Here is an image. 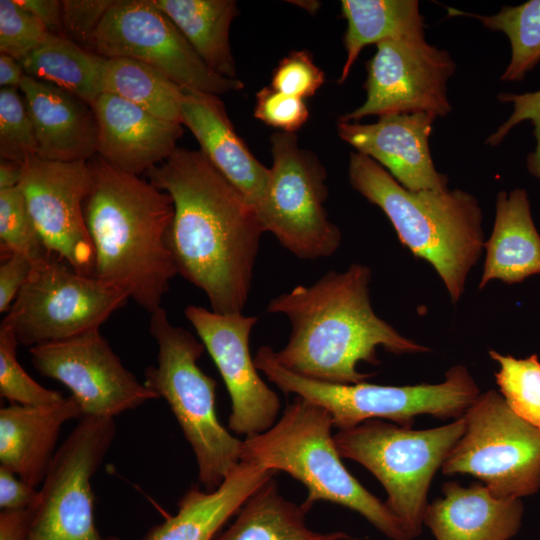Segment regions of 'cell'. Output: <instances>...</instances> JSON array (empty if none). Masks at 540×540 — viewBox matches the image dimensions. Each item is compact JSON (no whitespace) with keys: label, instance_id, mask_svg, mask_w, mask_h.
Wrapping results in <instances>:
<instances>
[{"label":"cell","instance_id":"45","mask_svg":"<svg viewBox=\"0 0 540 540\" xmlns=\"http://www.w3.org/2000/svg\"><path fill=\"white\" fill-rule=\"evenodd\" d=\"M25 75L23 67L18 60L5 53H0L1 88L19 89Z\"/></svg>","mask_w":540,"mask_h":540},{"label":"cell","instance_id":"10","mask_svg":"<svg viewBox=\"0 0 540 540\" xmlns=\"http://www.w3.org/2000/svg\"><path fill=\"white\" fill-rule=\"evenodd\" d=\"M128 299L121 290L49 255L34 263L2 322L12 327L19 344L31 348L100 329Z\"/></svg>","mask_w":540,"mask_h":540},{"label":"cell","instance_id":"22","mask_svg":"<svg viewBox=\"0 0 540 540\" xmlns=\"http://www.w3.org/2000/svg\"><path fill=\"white\" fill-rule=\"evenodd\" d=\"M70 396L44 406L10 404L0 409V466L37 488L56 453L62 426L81 418Z\"/></svg>","mask_w":540,"mask_h":540},{"label":"cell","instance_id":"13","mask_svg":"<svg viewBox=\"0 0 540 540\" xmlns=\"http://www.w3.org/2000/svg\"><path fill=\"white\" fill-rule=\"evenodd\" d=\"M115 436L114 418L81 417L42 482L27 540H119L98 531L91 488Z\"/></svg>","mask_w":540,"mask_h":540},{"label":"cell","instance_id":"34","mask_svg":"<svg viewBox=\"0 0 540 540\" xmlns=\"http://www.w3.org/2000/svg\"><path fill=\"white\" fill-rule=\"evenodd\" d=\"M19 342L14 330L2 322L0 326V396L11 404L44 406L57 403L61 393L38 384L23 369L16 357Z\"/></svg>","mask_w":540,"mask_h":540},{"label":"cell","instance_id":"1","mask_svg":"<svg viewBox=\"0 0 540 540\" xmlns=\"http://www.w3.org/2000/svg\"><path fill=\"white\" fill-rule=\"evenodd\" d=\"M146 176L173 201L169 247L178 274L206 294L212 311L242 313L265 232L255 208L200 150L177 147Z\"/></svg>","mask_w":540,"mask_h":540},{"label":"cell","instance_id":"37","mask_svg":"<svg viewBox=\"0 0 540 540\" xmlns=\"http://www.w3.org/2000/svg\"><path fill=\"white\" fill-rule=\"evenodd\" d=\"M325 74L306 50H293L283 57L272 73L270 86L286 95L305 99L324 84Z\"/></svg>","mask_w":540,"mask_h":540},{"label":"cell","instance_id":"2","mask_svg":"<svg viewBox=\"0 0 540 540\" xmlns=\"http://www.w3.org/2000/svg\"><path fill=\"white\" fill-rule=\"evenodd\" d=\"M371 269L353 263L329 271L315 283L298 285L271 299L266 312L285 315L291 325L287 344L274 350L276 361L300 376L334 384L366 381L360 362L379 363L378 347L393 354L430 349L404 337L374 312L369 294Z\"/></svg>","mask_w":540,"mask_h":540},{"label":"cell","instance_id":"46","mask_svg":"<svg viewBox=\"0 0 540 540\" xmlns=\"http://www.w3.org/2000/svg\"><path fill=\"white\" fill-rule=\"evenodd\" d=\"M22 175V165L2 160L0 163V189H7L19 185Z\"/></svg>","mask_w":540,"mask_h":540},{"label":"cell","instance_id":"3","mask_svg":"<svg viewBox=\"0 0 540 540\" xmlns=\"http://www.w3.org/2000/svg\"><path fill=\"white\" fill-rule=\"evenodd\" d=\"M88 163L91 187L84 217L95 254L94 277L152 313L178 274L169 247L172 198L99 155Z\"/></svg>","mask_w":540,"mask_h":540},{"label":"cell","instance_id":"36","mask_svg":"<svg viewBox=\"0 0 540 540\" xmlns=\"http://www.w3.org/2000/svg\"><path fill=\"white\" fill-rule=\"evenodd\" d=\"M51 33L16 0H0V51L19 62L47 41Z\"/></svg>","mask_w":540,"mask_h":540},{"label":"cell","instance_id":"12","mask_svg":"<svg viewBox=\"0 0 540 540\" xmlns=\"http://www.w3.org/2000/svg\"><path fill=\"white\" fill-rule=\"evenodd\" d=\"M87 46L104 58L144 62L184 90L220 96L244 88L212 71L153 0H116Z\"/></svg>","mask_w":540,"mask_h":540},{"label":"cell","instance_id":"31","mask_svg":"<svg viewBox=\"0 0 540 540\" xmlns=\"http://www.w3.org/2000/svg\"><path fill=\"white\" fill-rule=\"evenodd\" d=\"M451 15L475 17L486 28L504 33L511 58L501 75L503 81H520L540 61V0L504 6L494 15H477L448 8Z\"/></svg>","mask_w":540,"mask_h":540},{"label":"cell","instance_id":"35","mask_svg":"<svg viewBox=\"0 0 540 540\" xmlns=\"http://www.w3.org/2000/svg\"><path fill=\"white\" fill-rule=\"evenodd\" d=\"M37 155L32 120L15 88L0 90V156L2 160L23 164Z\"/></svg>","mask_w":540,"mask_h":540},{"label":"cell","instance_id":"19","mask_svg":"<svg viewBox=\"0 0 540 540\" xmlns=\"http://www.w3.org/2000/svg\"><path fill=\"white\" fill-rule=\"evenodd\" d=\"M91 107L98 129L97 155L133 175L165 161L183 134L182 124L158 118L110 93H101Z\"/></svg>","mask_w":540,"mask_h":540},{"label":"cell","instance_id":"5","mask_svg":"<svg viewBox=\"0 0 540 540\" xmlns=\"http://www.w3.org/2000/svg\"><path fill=\"white\" fill-rule=\"evenodd\" d=\"M329 412L296 396L275 424L243 440L241 461L283 471L301 482L306 512L318 501L353 510L391 540H409L394 515L348 471L337 450Z\"/></svg>","mask_w":540,"mask_h":540},{"label":"cell","instance_id":"21","mask_svg":"<svg viewBox=\"0 0 540 540\" xmlns=\"http://www.w3.org/2000/svg\"><path fill=\"white\" fill-rule=\"evenodd\" d=\"M19 90L33 123L39 157L75 162L89 161L97 155L98 129L91 105L27 75Z\"/></svg>","mask_w":540,"mask_h":540},{"label":"cell","instance_id":"18","mask_svg":"<svg viewBox=\"0 0 540 540\" xmlns=\"http://www.w3.org/2000/svg\"><path fill=\"white\" fill-rule=\"evenodd\" d=\"M436 118L425 113L395 114L371 124L338 122V136L385 168L410 191L448 189L434 166L429 137Z\"/></svg>","mask_w":540,"mask_h":540},{"label":"cell","instance_id":"40","mask_svg":"<svg viewBox=\"0 0 540 540\" xmlns=\"http://www.w3.org/2000/svg\"><path fill=\"white\" fill-rule=\"evenodd\" d=\"M116 0H63L62 35L87 46Z\"/></svg>","mask_w":540,"mask_h":540},{"label":"cell","instance_id":"14","mask_svg":"<svg viewBox=\"0 0 540 540\" xmlns=\"http://www.w3.org/2000/svg\"><path fill=\"white\" fill-rule=\"evenodd\" d=\"M376 45V53L366 63V99L338 122L411 113L437 118L452 110L447 83L456 63L448 51L425 39H393Z\"/></svg>","mask_w":540,"mask_h":540},{"label":"cell","instance_id":"42","mask_svg":"<svg viewBox=\"0 0 540 540\" xmlns=\"http://www.w3.org/2000/svg\"><path fill=\"white\" fill-rule=\"evenodd\" d=\"M39 500V490L0 466V508H35Z\"/></svg>","mask_w":540,"mask_h":540},{"label":"cell","instance_id":"32","mask_svg":"<svg viewBox=\"0 0 540 540\" xmlns=\"http://www.w3.org/2000/svg\"><path fill=\"white\" fill-rule=\"evenodd\" d=\"M499 368L495 373L500 394L524 421L540 431V362L537 355L517 359L489 351Z\"/></svg>","mask_w":540,"mask_h":540},{"label":"cell","instance_id":"7","mask_svg":"<svg viewBox=\"0 0 540 540\" xmlns=\"http://www.w3.org/2000/svg\"><path fill=\"white\" fill-rule=\"evenodd\" d=\"M254 364L266 378L287 394H295L326 409L334 427L346 430L371 419H386L411 427L414 418L428 414L458 419L481 394L463 365L451 367L437 384L388 386L366 381L334 384L309 379L281 366L271 346H261Z\"/></svg>","mask_w":540,"mask_h":540},{"label":"cell","instance_id":"26","mask_svg":"<svg viewBox=\"0 0 540 540\" xmlns=\"http://www.w3.org/2000/svg\"><path fill=\"white\" fill-rule=\"evenodd\" d=\"M341 11L347 21L346 59L338 84L348 78L365 46L393 39H425L417 0H342Z\"/></svg>","mask_w":540,"mask_h":540},{"label":"cell","instance_id":"8","mask_svg":"<svg viewBox=\"0 0 540 540\" xmlns=\"http://www.w3.org/2000/svg\"><path fill=\"white\" fill-rule=\"evenodd\" d=\"M465 427L464 415L424 430L371 419L339 430L334 441L342 458L361 464L382 484L385 505L413 540L422 532L432 479Z\"/></svg>","mask_w":540,"mask_h":540},{"label":"cell","instance_id":"43","mask_svg":"<svg viewBox=\"0 0 540 540\" xmlns=\"http://www.w3.org/2000/svg\"><path fill=\"white\" fill-rule=\"evenodd\" d=\"M35 508L2 509L0 512V540H27Z\"/></svg>","mask_w":540,"mask_h":540},{"label":"cell","instance_id":"16","mask_svg":"<svg viewBox=\"0 0 540 540\" xmlns=\"http://www.w3.org/2000/svg\"><path fill=\"white\" fill-rule=\"evenodd\" d=\"M19 186L46 251L76 272L94 277L95 254L84 217L91 187L88 161H50L33 155Z\"/></svg>","mask_w":540,"mask_h":540},{"label":"cell","instance_id":"25","mask_svg":"<svg viewBox=\"0 0 540 540\" xmlns=\"http://www.w3.org/2000/svg\"><path fill=\"white\" fill-rule=\"evenodd\" d=\"M484 247L486 258L479 289L491 280L513 284L540 273V235L524 189L498 193L493 230Z\"/></svg>","mask_w":540,"mask_h":540},{"label":"cell","instance_id":"29","mask_svg":"<svg viewBox=\"0 0 540 540\" xmlns=\"http://www.w3.org/2000/svg\"><path fill=\"white\" fill-rule=\"evenodd\" d=\"M104 61L75 41L51 34L20 63L27 76L51 83L91 105L103 93Z\"/></svg>","mask_w":540,"mask_h":540},{"label":"cell","instance_id":"11","mask_svg":"<svg viewBox=\"0 0 540 540\" xmlns=\"http://www.w3.org/2000/svg\"><path fill=\"white\" fill-rule=\"evenodd\" d=\"M273 164L258 216L265 232L301 259L333 255L341 244V231L325 209L326 171L311 151L300 148L295 133L270 137Z\"/></svg>","mask_w":540,"mask_h":540},{"label":"cell","instance_id":"23","mask_svg":"<svg viewBox=\"0 0 540 540\" xmlns=\"http://www.w3.org/2000/svg\"><path fill=\"white\" fill-rule=\"evenodd\" d=\"M429 503L424 524L436 540H509L521 527V499L495 497L482 484L449 481Z\"/></svg>","mask_w":540,"mask_h":540},{"label":"cell","instance_id":"9","mask_svg":"<svg viewBox=\"0 0 540 540\" xmlns=\"http://www.w3.org/2000/svg\"><path fill=\"white\" fill-rule=\"evenodd\" d=\"M465 431L441 470L469 474L492 495L521 499L540 489V431L520 418L500 392L481 393L464 414Z\"/></svg>","mask_w":540,"mask_h":540},{"label":"cell","instance_id":"38","mask_svg":"<svg viewBox=\"0 0 540 540\" xmlns=\"http://www.w3.org/2000/svg\"><path fill=\"white\" fill-rule=\"evenodd\" d=\"M253 115L281 132L295 133L308 120L309 109L304 99L265 86L256 94Z\"/></svg>","mask_w":540,"mask_h":540},{"label":"cell","instance_id":"47","mask_svg":"<svg viewBox=\"0 0 540 540\" xmlns=\"http://www.w3.org/2000/svg\"><path fill=\"white\" fill-rule=\"evenodd\" d=\"M344 540H348V539H344Z\"/></svg>","mask_w":540,"mask_h":540},{"label":"cell","instance_id":"17","mask_svg":"<svg viewBox=\"0 0 540 540\" xmlns=\"http://www.w3.org/2000/svg\"><path fill=\"white\" fill-rule=\"evenodd\" d=\"M185 316L218 368L231 399L229 430L246 437L271 428L280 400L261 379L249 350V337L258 316L222 314L188 305Z\"/></svg>","mask_w":540,"mask_h":540},{"label":"cell","instance_id":"4","mask_svg":"<svg viewBox=\"0 0 540 540\" xmlns=\"http://www.w3.org/2000/svg\"><path fill=\"white\" fill-rule=\"evenodd\" d=\"M349 182L388 217L400 242L430 263L455 304L484 248L482 210L468 192L410 191L370 157L352 152Z\"/></svg>","mask_w":540,"mask_h":540},{"label":"cell","instance_id":"28","mask_svg":"<svg viewBox=\"0 0 540 540\" xmlns=\"http://www.w3.org/2000/svg\"><path fill=\"white\" fill-rule=\"evenodd\" d=\"M215 73L236 79L229 32L238 14L234 0H153Z\"/></svg>","mask_w":540,"mask_h":540},{"label":"cell","instance_id":"6","mask_svg":"<svg viewBox=\"0 0 540 540\" xmlns=\"http://www.w3.org/2000/svg\"><path fill=\"white\" fill-rule=\"evenodd\" d=\"M149 332L158 353L144 384L164 398L195 455L205 491L217 489L241 462L243 440L218 420L216 381L198 366L204 345L185 328L173 325L163 307L150 313Z\"/></svg>","mask_w":540,"mask_h":540},{"label":"cell","instance_id":"41","mask_svg":"<svg viewBox=\"0 0 540 540\" xmlns=\"http://www.w3.org/2000/svg\"><path fill=\"white\" fill-rule=\"evenodd\" d=\"M0 265V312L9 311L19 291L28 280L33 262L21 253L1 254Z\"/></svg>","mask_w":540,"mask_h":540},{"label":"cell","instance_id":"44","mask_svg":"<svg viewBox=\"0 0 540 540\" xmlns=\"http://www.w3.org/2000/svg\"><path fill=\"white\" fill-rule=\"evenodd\" d=\"M32 13L51 34L62 35V1L58 0H16Z\"/></svg>","mask_w":540,"mask_h":540},{"label":"cell","instance_id":"39","mask_svg":"<svg viewBox=\"0 0 540 540\" xmlns=\"http://www.w3.org/2000/svg\"><path fill=\"white\" fill-rule=\"evenodd\" d=\"M498 99L513 104V112L498 129L487 139L486 144L496 146L506 137L509 131L517 124L529 120L534 127L536 149L528 159L529 168L533 174L540 178V90L525 93H501Z\"/></svg>","mask_w":540,"mask_h":540},{"label":"cell","instance_id":"20","mask_svg":"<svg viewBox=\"0 0 540 540\" xmlns=\"http://www.w3.org/2000/svg\"><path fill=\"white\" fill-rule=\"evenodd\" d=\"M181 120L202 154L258 213L267 193L270 168L255 158L236 133L219 96L184 90Z\"/></svg>","mask_w":540,"mask_h":540},{"label":"cell","instance_id":"33","mask_svg":"<svg viewBox=\"0 0 540 540\" xmlns=\"http://www.w3.org/2000/svg\"><path fill=\"white\" fill-rule=\"evenodd\" d=\"M0 244L1 254L21 253L33 262L50 255L38 234L19 185L0 189Z\"/></svg>","mask_w":540,"mask_h":540},{"label":"cell","instance_id":"15","mask_svg":"<svg viewBox=\"0 0 540 540\" xmlns=\"http://www.w3.org/2000/svg\"><path fill=\"white\" fill-rule=\"evenodd\" d=\"M33 367L65 385L82 416L114 418L158 395L127 370L100 329L29 349Z\"/></svg>","mask_w":540,"mask_h":540},{"label":"cell","instance_id":"27","mask_svg":"<svg viewBox=\"0 0 540 540\" xmlns=\"http://www.w3.org/2000/svg\"><path fill=\"white\" fill-rule=\"evenodd\" d=\"M306 511L279 492L274 476L243 504L233 523L216 540H344L340 531L317 532L306 524Z\"/></svg>","mask_w":540,"mask_h":540},{"label":"cell","instance_id":"24","mask_svg":"<svg viewBox=\"0 0 540 540\" xmlns=\"http://www.w3.org/2000/svg\"><path fill=\"white\" fill-rule=\"evenodd\" d=\"M275 472L241 461L213 491L192 486L178 502V510L152 528L145 540H214L227 521Z\"/></svg>","mask_w":540,"mask_h":540},{"label":"cell","instance_id":"30","mask_svg":"<svg viewBox=\"0 0 540 540\" xmlns=\"http://www.w3.org/2000/svg\"><path fill=\"white\" fill-rule=\"evenodd\" d=\"M103 92L118 96L150 114L182 124L184 89L158 69L127 57L105 58Z\"/></svg>","mask_w":540,"mask_h":540}]
</instances>
